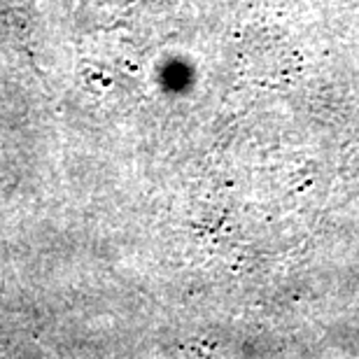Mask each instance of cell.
<instances>
[{
	"label": "cell",
	"instance_id": "cell-1",
	"mask_svg": "<svg viewBox=\"0 0 359 359\" xmlns=\"http://www.w3.org/2000/svg\"><path fill=\"white\" fill-rule=\"evenodd\" d=\"M0 290H3V278H0Z\"/></svg>",
	"mask_w": 359,
	"mask_h": 359
}]
</instances>
